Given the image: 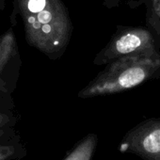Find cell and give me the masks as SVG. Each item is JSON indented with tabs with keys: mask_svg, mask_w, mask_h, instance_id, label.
<instances>
[{
	"mask_svg": "<svg viewBox=\"0 0 160 160\" xmlns=\"http://www.w3.org/2000/svg\"><path fill=\"white\" fill-rule=\"evenodd\" d=\"M154 52H156L154 39L148 29L127 28L115 33L107 46L97 55L94 63L98 65L108 64L123 57Z\"/></svg>",
	"mask_w": 160,
	"mask_h": 160,
	"instance_id": "2",
	"label": "cell"
},
{
	"mask_svg": "<svg viewBox=\"0 0 160 160\" xmlns=\"http://www.w3.org/2000/svg\"><path fill=\"white\" fill-rule=\"evenodd\" d=\"M152 12L160 24V0H152Z\"/></svg>",
	"mask_w": 160,
	"mask_h": 160,
	"instance_id": "5",
	"label": "cell"
},
{
	"mask_svg": "<svg viewBox=\"0 0 160 160\" xmlns=\"http://www.w3.org/2000/svg\"><path fill=\"white\" fill-rule=\"evenodd\" d=\"M121 150L146 160H160V120H149L133 128L125 136Z\"/></svg>",
	"mask_w": 160,
	"mask_h": 160,
	"instance_id": "3",
	"label": "cell"
},
{
	"mask_svg": "<svg viewBox=\"0 0 160 160\" xmlns=\"http://www.w3.org/2000/svg\"><path fill=\"white\" fill-rule=\"evenodd\" d=\"M97 143L95 135L87 136L72 151L65 160H91Z\"/></svg>",
	"mask_w": 160,
	"mask_h": 160,
	"instance_id": "4",
	"label": "cell"
},
{
	"mask_svg": "<svg viewBox=\"0 0 160 160\" xmlns=\"http://www.w3.org/2000/svg\"><path fill=\"white\" fill-rule=\"evenodd\" d=\"M9 147H0V160L8 156L11 153V150L8 149Z\"/></svg>",
	"mask_w": 160,
	"mask_h": 160,
	"instance_id": "6",
	"label": "cell"
},
{
	"mask_svg": "<svg viewBox=\"0 0 160 160\" xmlns=\"http://www.w3.org/2000/svg\"><path fill=\"white\" fill-rule=\"evenodd\" d=\"M160 70L157 52L128 56L108 63L78 93L79 98H92L125 92L147 81Z\"/></svg>",
	"mask_w": 160,
	"mask_h": 160,
	"instance_id": "1",
	"label": "cell"
}]
</instances>
